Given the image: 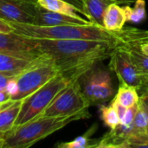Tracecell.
Returning <instances> with one entry per match:
<instances>
[{
    "mask_svg": "<svg viewBox=\"0 0 148 148\" xmlns=\"http://www.w3.org/2000/svg\"><path fill=\"white\" fill-rule=\"evenodd\" d=\"M39 50L52 59L59 73L74 81L109 58L119 41L36 38Z\"/></svg>",
    "mask_w": 148,
    "mask_h": 148,
    "instance_id": "6da1fadb",
    "label": "cell"
},
{
    "mask_svg": "<svg viewBox=\"0 0 148 148\" xmlns=\"http://www.w3.org/2000/svg\"><path fill=\"white\" fill-rule=\"evenodd\" d=\"M14 32L30 38L45 39H83L92 41H119L118 31H109L95 23L81 25L42 26L32 23H11Z\"/></svg>",
    "mask_w": 148,
    "mask_h": 148,
    "instance_id": "7a4b0ae2",
    "label": "cell"
},
{
    "mask_svg": "<svg viewBox=\"0 0 148 148\" xmlns=\"http://www.w3.org/2000/svg\"><path fill=\"white\" fill-rule=\"evenodd\" d=\"M90 117V113H82L72 116L37 117L5 133L4 148L30 147L69 123Z\"/></svg>",
    "mask_w": 148,
    "mask_h": 148,
    "instance_id": "3957f363",
    "label": "cell"
},
{
    "mask_svg": "<svg viewBox=\"0 0 148 148\" xmlns=\"http://www.w3.org/2000/svg\"><path fill=\"white\" fill-rule=\"evenodd\" d=\"M71 82L72 81L59 73L39 89L23 99L21 109L14 127L39 117L55 97Z\"/></svg>",
    "mask_w": 148,
    "mask_h": 148,
    "instance_id": "277c9868",
    "label": "cell"
},
{
    "mask_svg": "<svg viewBox=\"0 0 148 148\" xmlns=\"http://www.w3.org/2000/svg\"><path fill=\"white\" fill-rule=\"evenodd\" d=\"M79 82L90 106L101 105L114 97L115 89L110 72L100 62L85 72L79 78Z\"/></svg>",
    "mask_w": 148,
    "mask_h": 148,
    "instance_id": "5b68a950",
    "label": "cell"
},
{
    "mask_svg": "<svg viewBox=\"0 0 148 148\" xmlns=\"http://www.w3.org/2000/svg\"><path fill=\"white\" fill-rule=\"evenodd\" d=\"M89 107L90 104L82 93L78 78L63 88L40 116H72L89 113Z\"/></svg>",
    "mask_w": 148,
    "mask_h": 148,
    "instance_id": "8992f818",
    "label": "cell"
},
{
    "mask_svg": "<svg viewBox=\"0 0 148 148\" xmlns=\"http://www.w3.org/2000/svg\"><path fill=\"white\" fill-rule=\"evenodd\" d=\"M58 74L59 70L55 62L50 57L45 55V56L38 62L16 76L18 91L11 100L18 101L24 99L39 89Z\"/></svg>",
    "mask_w": 148,
    "mask_h": 148,
    "instance_id": "52a82bcc",
    "label": "cell"
},
{
    "mask_svg": "<svg viewBox=\"0 0 148 148\" xmlns=\"http://www.w3.org/2000/svg\"><path fill=\"white\" fill-rule=\"evenodd\" d=\"M120 39V37H119ZM108 67L114 71L119 82H123L128 85L135 87L138 91L141 90L144 84V78L138 71L131 56L127 51L126 43L120 39L110 56Z\"/></svg>",
    "mask_w": 148,
    "mask_h": 148,
    "instance_id": "ba28073f",
    "label": "cell"
},
{
    "mask_svg": "<svg viewBox=\"0 0 148 148\" xmlns=\"http://www.w3.org/2000/svg\"><path fill=\"white\" fill-rule=\"evenodd\" d=\"M36 0H0V17L10 23H33Z\"/></svg>",
    "mask_w": 148,
    "mask_h": 148,
    "instance_id": "9c48e42d",
    "label": "cell"
},
{
    "mask_svg": "<svg viewBox=\"0 0 148 148\" xmlns=\"http://www.w3.org/2000/svg\"><path fill=\"white\" fill-rule=\"evenodd\" d=\"M0 53L28 57H38L42 55L38 49L36 38L23 36L14 31L10 33H0Z\"/></svg>",
    "mask_w": 148,
    "mask_h": 148,
    "instance_id": "30bf717a",
    "label": "cell"
},
{
    "mask_svg": "<svg viewBox=\"0 0 148 148\" xmlns=\"http://www.w3.org/2000/svg\"><path fill=\"white\" fill-rule=\"evenodd\" d=\"M92 23L89 20L82 16H73L59 12L51 11L42 8L38 5L36 14L32 24L42 26H56V25H81Z\"/></svg>",
    "mask_w": 148,
    "mask_h": 148,
    "instance_id": "8fae6325",
    "label": "cell"
},
{
    "mask_svg": "<svg viewBox=\"0 0 148 148\" xmlns=\"http://www.w3.org/2000/svg\"><path fill=\"white\" fill-rule=\"evenodd\" d=\"M45 56L42 53L38 57H28L19 55L0 53V72L16 76L25 69L33 66Z\"/></svg>",
    "mask_w": 148,
    "mask_h": 148,
    "instance_id": "7c38bea8",
    "label": "cell"
},
{
    "mask_svg": "<svg viewBox=\"0 0 148 148\" xmlns=\"http://www.w3.org/2000/svg\"><path fill=\"white\" fill-rule=\"evenodd\" d=\"M127 22L126 11L120 4L111 3L106 10L103 17V27L109 31H119L124 28Z\"/></svg>",
    "mask_w": 148,
    "mask_h": 148,
    "instance_id": "4fadbf2b",
    "label": "cell"
},
{
    "mask_svg": "<svg viewBox=\"0 0 148 148\" xmlns=\"http://www.w3.org/2000/svg\"><path fill=\"white\" fill-rule=\"evenodd\" d=\"M22 102L23 100H10L0 105V133H7L14 127Z\"/></svg>",
    "mask_w": 148,
    "mask_h": 148,
    "instance_id": "5bb4252c",
    "label": "cell"
},
{
    "mask_svg": "<svg viewBox=\"0 0 148 148\" xmlns=\"http://www.w3.org/2000/svg\"><path fill=\"white\" fill-rule=\"evenodd\" d=\"M117 0H83V10L87 18L97 25L103 26V17L107 8Z\"/></svg>",
    "mask_w": 148,
    "mask_h": 148,
    "instance_id": "9a60e30c",
    "label": "cell"
},
{
    "mask_svg": "<svg viewBox=\"0 0 148 148\" xmlns=\"http://www.w3.org/2000/svg\"><path fill=\"white\" fill-rule=\"evenodd\" d=\"M36 3L40 7L51 11L59 12L73 16H81L79 15L80 13L86 17L83 10L66 0H36Z\"/></svg>",
    "mask_w": 148,
    "mask_h": 148,
    "instance_id": "2e32d148",
    "label": "cell"
},
{
    "mask_svg": "<svg viewBox=\"0 0 148 148\" xmlns=\"http://www.w3.org/2000/svg\"><path fill=\"white\" fill-rule=\"evenodd\" d=\"M114 98L126 108H130L137 104L140 101L138 89L123 82H120L118 91Z\"/></svg>",
    "mask_w": 148,
    "mask_h": 148,
    "instance_id": "e0dca14e",
    "label": "cell"
},
{
    "mask_svg": "<svg viewBox=\"0 0 148 148\" xmlns=\"http://www.w3.org/2000/svg\"><path fill=\"white\" fill-rule=\"evenodd\" d=\"M96 130V125H94L87 133L82 136H78L75 140L67 142H59L56 144L58 148H93L97 147L99 139H91L90 136Z\"/></svg>",
    "mask_w": 148,
    "mask_h": 148,
    "instance_id": "ac0fdd59",
    "label": "cell"
},
{
    "mask_svg": "<svg viewBox=\"0 0 148 148\" xmlns=\"http://www.w3.org/2000/svg\"><path fill=\"white\" fill-rule=\"evenodd\" d=\"M123 8L127 14V22L140 23L147 18L145 0H135L134 8H131L129 5H126Z\"/></svg>",
    "mask_w": 148,
    "mask_h": 148,
    "instance_id": "d6986e66",
    "label": "cell"
},
{
    "mask_svg": "<svg viewBox=\"0 0 148 148\" xmlns=\"http://www.w3.org/2000/svg\"><path fill=\"white\" fill-rule=\"evenodd\" d=\"M100 112L101 121H103L104 125L108 127L110 129H114L121 123L117 111L112 104L109 106L101 105L100 107Z\"/></svg>",
    "mask_w": 148,
    "mask_h": 148,
    "instance_id": "ffe728a7",
    "label": "cell"
},
{
    "mask_svg": "<svg viewBox=\"0 0 148 148\" xmlns=\"http://www.w3.org/2000/svg\"><path fill=\"white\" fill-rule=\"evenodd\" d=\"M138 103L130 107V108H127V111H126V114L122 119V121H121V124H124V125H131L133 124L134 122V117L136 115V113H137V110H138Z\"/></svg>",
    "mask_w": 148,
    "mask_h": 148,
    "instance_id": "44dd1931",
    "label": "cell"
},
{
    "mask_svg": "<svg viewBox=\"0 0 148 148\" xmlns=\"http://www.w3.org/2000/svg\"><path fill=\"white\" fill-rule=\"evenodd\" d=\"M5 91L10 95L11 99L17 94L18 86H17V82H16V76L8 81V82L6 84V87H5Z\"/></svg>",
    "mask_w": 148,
    "mask_h": 148,
    "instance_id": "7402d4cb",
    "label": "cell"
},
{
    "mask_svg": "<svg viewBox=\"0 0 148 148\" xmlns=\"http://www.w3.org/2000/svg\"><path fill=\"white\" fill-rule=\"evenodd\" d=\"M14 31V27L10 22L0 17V33H10Z\"/></svg>",
    "mask_w": 148,
    "mask_h": 148,
    "instance_id": "603a6c76",
    "label": "cell"
},
{
    "mask_svg": "<svg viewBox=\"0 0 148 148\" xmlns=\"http://www.w3.org/2000/svg\"><path fill=\"white\" fill-rule=\"evenodd\" d=\"M141 95L140 96V103L143 106V108L146 109V111L148 114V89L147 88H144L141 89Z\"/></svg>",
    "mask_w": 148,
    "mask_h": 148,
    "instance_id": "cb8c5ba5",
    "label": "cell"
},
{
    "mask_svg": "<svg viewBox=\"0 0 148 148\" xmlns=\"http://www.w3.org/2000/svg\"><path fill=\"white\" fill-rule=\"evenodd\" d=\"M13 77H15V76L9 75L7 74H4V73L0 72V91L5 89V87H6V84H7L8 81L10 79L13 78Z\"/></svg>",
    "mask_w": 148,
    "mask_h": 148,
    "instance_id": "d4e9b609",
    "label": "cell"
},
{
    "mask_svg": "<svg viewBox=\"0 0 148 148\" xmlns=\"http://www.w3.org/2000/svg\"><path fill=\"white\" fill-rule=\"evenodd\" d=\"M10 100H11L10 95L5 91V89L4 90H1L0 91V105L7 102Z\"/></svg>",
    "mask_w": 148,
    "mask_h": 148,
    "instance_id": "484cf974",
    "label": "cell"
},
{
    "mask_svg": "<svg viewBox=\"0 0 148 148\" xmlns=\"http://www.w3.org/2000/svg\"><path fill=\"white\" fill-rule=\"evenodd\" d=\"M140 51H141L143 54L148 56V40L142 42L140 44Z\"/></svg>",
    "mask_w": 148,
    "mask_h": 148,
    "instance_id": "4316f807",
    "label": "cell"
},
{
    "mask_svg": "<svg viewBox=\"0 0 148 148\" xmlns=\"http://www.w3.org/2000/svg\"><path fill=\"white\" fill-rule=\"evenodd\" d=\"M66 1H68V2H69V3H73V4H75L76 7H78L79 9H81L82 10H83L84 11V10H83V6H82V2L80 1V0H66ZM84 13H85V11H84ZM85 15H86V13H85ZM86 18H87V16H86ZM88 19V18H87Z\"/></svg>",
    "mask_w": 148,
    "mask_h": 148,
    "instance_id": "83f0119b",
    "label": "cell"
},
{
    "mask_svg": "<svg viewBox=\"0 0 148 148\" xmlns=\"http://www.w3.org/2000/svg\"><path fill=\"white\" fill-rule=\"evenodd\" d=\"M5 144V133H0V148H4Z\"/></svg>",
    "mask_w": 148,
    "mask_h": 148,
    "instance_id": "f1b7e54d",
    "label": "cell"
},
{
    "mask_svg": "<svg viewBox=\"0 0 148 148\" xmlns=\"http://www.w3.org/2000/svg\"><path fill=\"white\" fill-rule=\"evenodd\" d=\"M134 2H135V0H117L118 4H127V3L130 4Z\"/></svg>",
    "mask_w": 148,
    "mask_h": 148,
    "instance_id": "f546056e",
    "label": "cell"
},
{
    "mask_svg": "<svg viewBox=\"0 0 148 148\" xmlns=\"http://www.w3.org/2000/svg\"><path fill=\"white\" fill-rule=\"evenodd\" d=\"M144 88H147L148 89V76L144 77V84H143L142 89H144Z\"/></svg>",
    "mask_w": 148,
    "mask_h": 148,
    "instance_id": "4dcf8cb0",
    "label": "cell"
},
{
    "mask_svg": "<svg viewBox=\"0 0 148 148\" xmlns=\"http://www.w3.org/2000/svg\"><path fill=\"white\" fill-rule=\"evenodd\" d=\"M80 1H81V2H82V1H83V0H80ZM82 6H83V5H82Z\"/></svg>",
    "mask_w": 148,
    "mask_h": 148,
    "instance_id": "1f68e13d",
    "label": "cell"
}]
</instances>
